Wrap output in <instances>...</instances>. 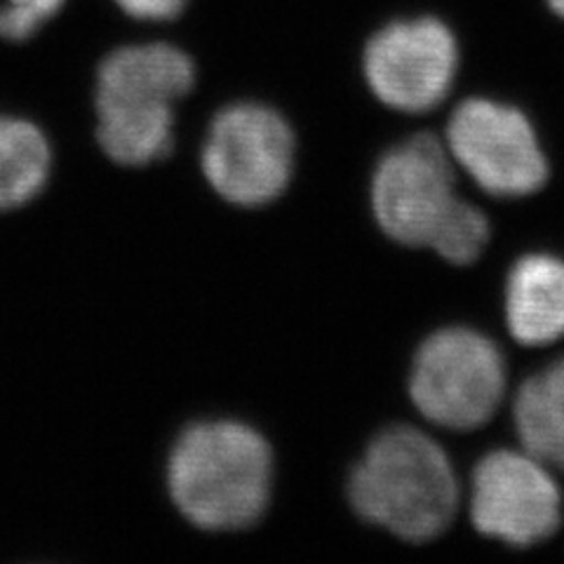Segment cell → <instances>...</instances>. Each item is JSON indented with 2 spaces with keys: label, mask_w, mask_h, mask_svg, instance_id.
Returning a JSON list of instances; mask_svg holds the SVG:
<instances>
[{
  "label": "cell",
  "mask_w": 564,
  "mask_h": 564,
  "mask_svg": "<svg viewBox=\"0 0 564 564\" xmlns=\"http://www.w3.org/2000/svg\"><path fill=\"white\" fill-rule=\"evenodd\" d=\"M134 20L144 22H167L182 14L186 0H116Z\"/></svg>",
  "instance_id": "cell-14"
},
{
  "label": "cell",
  "mask_w": 564,
  "mask_h": 564,
  "mask_svg": "<svg viewBox=\"0 0 564 564\" xmlns=\"http://www.w3.org/2000/svg\"><path fill=\"white\" fill-rule=\"evenodd\" d=\"M62 6L64 0H8L6 8H0V35L22 43L52 20Z\"/></svg>",
  "instance_id": "cell-13"
},
{
  "label": "cell",
  "mask_w": 564,
  "mask_h": 564,
  "mask_svg": "<svg viewBox=\"0 0 564 564\" xmlns=\"http://www.w3.org/2000/svg\"><path fill=\"white\" fill-rule=\"evenodd\" d=\"M449 153L491 196L522 198L549 180V163L527 116L513 106L468 99L447 128Z\"/></svg>",
  "instance_id": "cell-7"
},
{
  "label": "cell",
  "mask_w": 564,
  "mask_h": 564,
  "mask_svg": "<svg viewBox=\"0 0 564 564\" xmlns=\"http://www.w3.org/2000/svg\"><path fill=\"white\" fill-rule=\"evenodd\" d=\"M516 426L529 454L564 470V360L522 383L516 398Z\"/></svg>",
  "instance_id": "cell-11"
},
{
  "label": "cell",
  "mask_w": 564,
  "mask_h": 564,
  "mask_svg": "<svg viewBox=\"0 0 564 564\" xmlns=\"http://www.w3.org/2000/svg\"><path fill=\"white\" fill-rule=\"evenodd\" d=\"M348 499L356 513L404 539L431 541L452 524L458 482L445 449L410 426L383 431L356 470Z\"/></svg>",
  "instance_id": "cell-2"
},
{
  "label": "cell",
  "mask_w": 564,
  "mask_h": 564,
  "mask_svg": "<svg viewBox=\"0 0 564 564\" xmlns=\"http://www.w3.org/2000/svg\"><path fill=\"white\" fill-rule=\"evenodd\" d=\"M52 153L45 134L29 120L0 116V212L33 200L47 184Z\"/></svg>",
  "instance_id": "cell-12"
},
{
  "label": "cell",
  "mask_w": 564,
  "mask_h": 564,
  "mask_svg": "<svg viewBox=\"0 0 564 564\" xmlns=\"http://www.w3.org/2000/svg\"><path fill=\"white\" fill-rule=\"evenodd\" d=\"M506 391L501 350L485 334L447 327L421 344L410 379L416 410L437 426L470 431L499 410Z\"/></svg>",
  "instance_id": "cell-4"
},
{
  "label": "cell",
  "mask_w": 564,
  "mask_h": 564,
  "mask_svg": "<svg viewBox=\"0 0 564 564\" xmlns=\"http://www.w3.org/2000/svg\"><path fill=\"white\" fill-rule=\"evenodd\" d=\"M508 329L522 346H545L564 337V261L527 254L508 275Z\"/></svg>",
  "instance_id": "cell-10"
},
{
  "label": "cell",
  "mask_w": 564,
  "mask_h": 564,
  "mask_svg": "<svg viewBox=\"0 0 564 564\" xmlns=\"http://www.w3.org/2000/svg\"><path fill=\"white\" fill-rule=\"evenodd\" d=\"M196 68L167 43L128 45L99 66V144L120 165H149L172 149L174 104L186 97Z\"/></svg>",
  "instance_id": "cell-3"
},
{
  "label": "cell",
  "mask_w": 564,
  "mask_h": 564,
  "mask_svg": "<svg viewBox=\"0 0 564 564\" xmlns=\"http://www.w3.org/2000/svg\"><path fill=\"white\" fill-rule=\"evenodd\" d=\"M466 205L454 191L449 155L431 134L402 141L375 172V217L388 238L408 247L435 250Z\"/></svg>",
  "instance_id": "cell-6"
},
{
  "label": "cell",
  "mask_w": 564,
  "mask_h": 564,
  "mask_svg": "<svg viewBox=\"0 0 564 564\" xmlns=\"http://www.w3.org/2000/svg\"><path fill=\"white\" fill-rule=\"evenodd\" d=\"M551 3V8L560 14V17H564V0H549Z\"/></svg>",
  "instance_id": "cell-15"
},
{
  "label": "cell",
  "mask_w": 564,
  "mask_h": 564,
  "mask_svg": "<svg viewBox=\"0 0 564 564\" xmlns=\"http://www.w3.org/2000/svg\"><path fill=\"white\" fill-rule=\"evenodd\" d=\"M170 494L184 518L209 532L254 524L269 506L273 454L267 440L238 421L191 426L172 449Z\"/></svg>",
  "instance_id": "cell-1"
},
{
  "label": "cell",
  "mask_w": 564,
  "mask_h": 564,
  "mask_svg": "<svg viewBox=\"0 0 564 564\" xmlns=\"http://www.w3.org/2000/svg\"><path fill=\"white\" fill-rule=\"evenodd\" d=\"M294 170V134L288 120L261 104H234L212 120L203 172L228 203L261 207L288 188Z\"/></svg>",
  "instance_id": "cell-5"
},
{
  "label": "cell",
  "mask_w": 564,
  "mask_h": 564,
  "mask_svg": "<svg viewBox=\"0 0 564 564\" xmlns=\"http://www.w3.org/2000/svg\"><path fill=\"white\" fill-rule=\"evenodd\" d=\"M470 516L485 536L529 549L560 527L562 497L541 458L499 449L473 473Z\"/></svg>",
  "instance_id": "cell-8"
},
{
  "label": "cell",
  "mask_w": 564,
  "mask_h": 564,
  "mask_svg": "<svg viewBox=\"0 0 564 564\" xmlns=\"http://www.w3.org/2000/svg\"><path fill=\"white\" fill-rule=\"evenodd\" d=\"M456 62L452 31L433 17H421L388 24L369 41L365 78L386 106L421 113L447 97Z\"/></svg>",
  "instance_id": "cell-9"
}]
</instances>
